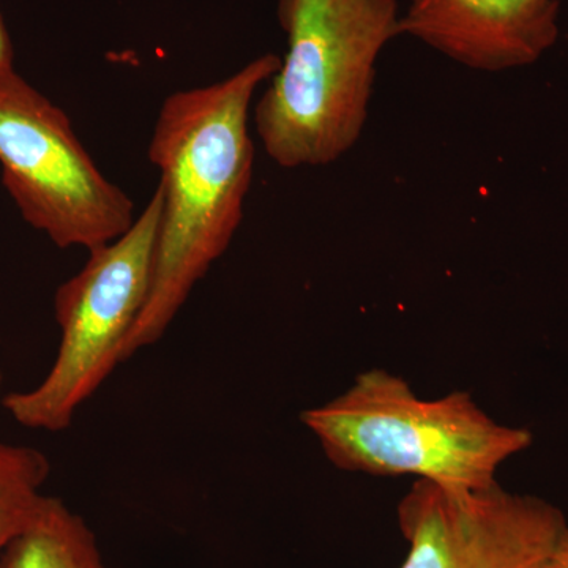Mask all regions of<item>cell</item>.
I'll return each mask as SVG.
<instances>
[{"instance_id": "ba28073f", "label": "cell", "mask_w": 568, "mask_h": 568, "mask_svg": "<svg viewBox=\"0 0 568 568\" xmlns=\"http://www.w3.org/2000/svg\"><path fill=\"white\" fill-rule=\"evenodd\" d=\"M0 568H112L95 534L63 500L48 496L24 532L0 552Z\"/></svg>"}, {"instance_id": "7a4b0ae2", "label": "cell", "mask_w": 568, "mask_h": 568, "mask_svg": "<svg viewBox=\"0 0 568 568\" xmlns=\"http://www.w3.org/2000/svg\"><path fill=\"white\" fill-rule=\"evenodd\" d=\"M287 51L253 108L284 170L338 162L364 134L384 48L402 37L396 0H278Z\"/></svg>"}, {"instance_id": "3957f363", "label": "cell", "mask_w": 568, "mask_h": 568, "mask_svg": "<svg viewBox=\"0 0 568 568\" xmlns=\"http://www.w3.org/2000/svg\"><path fill=\"white\" fill-rule=\"evenodd\" d=\"M301 420L336 469L454 489L491 487L500 466L534 444L528 428L499 424L469 392L420 398L383 368L361 373Z\"/></svg>"}, {"instance_id": "6da1fadb", "label": "cell", "mask_w": 568, "mask_h": 568, "mask_svg": "<svg viewBox=\"0 0 568 568\" xmlns=\"http://www.w3.org/2000/svg\"><path fill=\"white\" fill-rule=\"evenodd\" d=\"M280 63L267 52L226 80L163 100L148 149L162 190L152 284L121 347V364L166 334L237 234L253 181V97Z\"/></svg>"}, {"instance_id": "8992f818", "label": "cell", "mask_w": 568, "mask_h": 568, "mask_svg": "<svg viewBox=\"0 0 568 568\" xmlns=\"http://www.w3.org/2000/svg\"><path fill=\"white\" fill-rule=\"evenodd\" d=\"M399 568H547L566 515L541 497L414 481L398 504Z\"/></svg>"}, {"instance_id": "8fae6325", "label": "cell", "mask_w": 568, "mask_h": 568, "mask_svg": "<svg viewBox=\"0 0 568 568\" xmlns=\"http://www.w3.org/2000/svg\"><path fill=\"white\" fill-rule=\"evenodd\" d=\"M14 69L13 67V47L9 31H7L6 22H3L2 14H0V71Z\"/></svg>"}, {"instance_id": "7c38bea8", "label": "cell", "mask_w": 568, "mask_h": 568, "mask_svg": "<svg viewBox=\"0 0 568 568\" xmlns=\"http://www.w3.org/2000/svg\"><path fill=\"white\" fill-rule=\"evenodd\" d=\"M2 372H0V388H2Z\"/></svg>"}, {"instance_id": "9c48e42d", "label": "cell", "mask_w": 568, "mask_h": 568, "mask_svg": "<svg viewBox=\"0 0 568 568\" xmlns=\"http://www.w3.org/2000/svg\"><path fill=\"white\" fill-rule=\"evenodd\" d=\"M50 473L43 452L0 440V552L39 515Z\"/></svg>"}, {"instance_id": "5b68a950", "label": "cell", "mask_w": 568, "mask_h": 568, "mask_svg": "<svg viewBox=\"0 0 568 568\" xmlns=\"http://www.w3.org/2000/svg\"><path fill=\"white\" fill-rule=\"evenodd\" d=\"M0 166L22 219L59 248L92 252L136 220L132 197L97 168L69 115L14 69L0 71Z\"/></svg>"}, {"instance_id": "52a82bcc", "label": "cell", "mask_w": 568, "mask_h": 568, "mask_svg": "<svg viewBox=\"0 0 568 568\" xmlns=\"http://www.w3.org/2000/svg\"><path fill=\"white\" fill-rule=\"evenodd\" d=\"M560 0H407L402 36L466 69L500 73L540 61L559 40Z\"/></svg>"}, {"instance_id": "277c9868", "label": "cell", "mask_w": 568, "mask_h": 568, "mask_svg": "<svg viewBox=\"0 0 568 568\" xmlns=\"http://www.w3.org/2000/svg\"><path fill=\"white\" fill-rule=\"evenodd\" d=\"M162 190L121 237L89 252L77 275L59 286L54 315L61 331L58 355L39 386L13 392L2 405L17 424L65 432L80 407L121 364V347L148 302Z\"/></svg>"}, {"instance_id": "30bf717a", "label": "cell", "mask_w": 568, "mask_h": 568, "mask_svg": "<svg viewBox=\"0 0 568 568\" xmlns=\"http://www.w3.org/2000/svg\"><path fill=\"white\" fill-rule=\"evenodd\" d=\"M547 568H568V523L552 548Z\"/></svg>"}]
</instances>
